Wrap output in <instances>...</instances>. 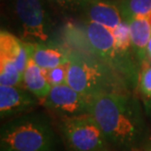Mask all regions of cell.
I'll return each instance as SVG.
<instances>
[{
  "label": "cell",
  "instance_id": "cell-1",
  "mask_svg": "<svg viewBox=\"0 0 151 151\" xmlns=\"http://www.w3.org/2000/svg\"><path fill=\"white\" fill-rule=\"evenodd\" d=\"M88 114L100 127L108 143L124 151L140 148L147 129L140 106L122 91L103 92L89 99Z\"/></svg>",
  "mask_w": 151,
  "mask_h": 151
},
{
  "label": "cell",
  "instance_id": "cell-2",
  "mask_svg": "<svg viewBox=\"0 0 151 151\" xmlns=\"http://www.w3.org/2000/svg\"><path fill=\"white\" fill-rule=\"evenodd\" d=\"M72 42L78 51L89 53L107 64L122 80L129 86L138 83L139 75L131 54H122L118 51L112 31L100 24L86 22L83 34L73 31Z\"/></svg>",
  "mask_w": 151,
  "mask_h": 151
},
{
  "label": "cell",
  "instance_id": "cell-3",
  "mask_svg": "<svg viewBox=\"0 0 151 151\" xmlns=\"http://www.w3.org/2000/svg\"><path fill=\"white\" fill-rule=\"evenodd\" d=\"M125 83L107 64L89 53L70 51L67 83L90 99L103 92L122 91Z\"/></svg>",
  "mask_w": 151,
  "mask_h": 151
},
{
  "label": "cell",
  "instance_id": "cell-4",
  "mask_svg": "<svg viewBox=\"0 0 151 151\" xmlns=\"http://www.w3.org/2000/svg\"><path fill=\"white\" fill-rule=\"evenodd\" d=\"M55 145L53 129L40 114L16 117L1 128V151H55Z\"/></svg>",
  "mask_w": 151,
  "mask_h": 151
},
{
  "label": "cell",
  "instance_id": "cell-5",
  "mask_svg": "<svg viewBox=\"0 0 151 151\" xmlns=\"http://www.w3.org/2000/svg\"><path fill=\"white\" fill-rule=\"evenodd\" d=\"M60 127L69 151H98L106 148V137L88 113L66 117Z\"/></svg>",
  "mask_w": 151,
  "mask_h": 151
},
{
  "label": "cell",
  "instance_id": "cell-6",
  "mask_svg": "<svg viewBox=\"0 0 151 151\" xmlns=\"http://www.w3.org/2000/svg\"><path fill=\"white\" fill-rule=\"evenodd\" d=\"M15 12L24 37L45 42L49 37L48 17L41 0H15Z\"/></svg>",
  "mask_w": 151,
  "mask_h": 151
},
{
  "label": "cell",
  "instance_id": "cell-7",
  "mask_svg": "<svg viewBox=\"0 0 151 151\" xmlns=\"http://www.w3.org/2000/svg\"><path fill=\"white\" fill-rule=\"evenodd\" d=\"M43 101L48 109L64 118L88 113L89 99L76 91L68 83L51 86Z\"/></svg>",
  "mask_w": 151,
  "mask_h": 151
},
{
  "label": "cell",
  "instance_id": "cell-8",
  "mask_svg": "<svg viewBox=\"0 0 151 151\" xmlns=\"http://www.w3.org/2000/svg\"><path fill=\"white\" fill-rule=\"evenodd\" d=\"M37 102L31 94L18 86H0L1 118L18 116L32 109Z\"/></svg>",
  "mask_w": 151,
  "mask_h": 151
},
{
  "label": "cell",
  "instance_id": "cell-9",
  "mask_svg": "<svg viewBox=\"0 0 151 151\" xmlns=\"http://www.w3.org/2000/svg\"><path fill=\"white\" fill-rule=\"evenodd\" d=\"M34 43L20 40L6 31L0 32V58L14 62L22 74L32 58Z\"/></svg>",
  "mask_w": 151,
  "mask_h": 151
},
{
  "label": "cell",
  "instance_id": "cell-10",
  "mask_svg": "<svg viewBox=\"0 0 151 151\" xmlns=\"http://www.w3.org/2000/svg\"><path fill=\"white\" fill-rule=\"evenodd\" d=\"M71 49L56 43H34L32 59L43 70H49L69 61Z\"/></svg>",
  "mask_w": 151,
  "mask_h": 151
},
{
  "label": "cell",
  "instance_id": "cell-11",
  "mask_svg": "<svg viewBox=\"0 0 151 151\" xmlns=\"http://www.w3.org/2000/svg\"><path fill=\"white\" fill-rule=\"evenodd\" d=\"M89 22H94L111 31L122 22L120 9L108 0H88L83 7Z\"/></svg>",
  "mask_w": 151,
  "mask_h": 151
},
{
  "label": "cell",
  "instance_id": "cell-12",
  "mask_svg": "<svg viewBox=\"0 0 151 151\" xmlns=\"http://www.w3.org/2000/svg\"><path fill=\"white\" fill-rule=\"evenodd\" d=\"M129 22L132 38V49L137 59L143 61L146 56L147 44L151 38V27L145 17H137Z\"/></svg>",
  "mask_w": 151,
  "mask_h": 151
},
{
  "label": "cell",
  "instance_id": "cell-13",
  "mask_svg": "<svg viewBox=\"0 0 151 151\" xmlns=\"http://www.w3.org/2000/svg\"><path fill=\"white\" fill-rule=\"evenodd\" d=\"M24 83L26 88L39 100H44L51 89L45 76V70L39 67L32 58L24 72Z\"/></svg>",
  "mask_w": 151,
  "mask_h": 151
},
{
  "label": "cell",
  "instance_id": "cell-14",
  "mask_svg": "<svg viewBox=\"0 0 151 151\" xmlns=\"http://www.w3.org/2000/svg\"><path fill=\"white\" fill-rule=\"evenodd\" d=\"M119 9L125 21L137 17H145L151 14V0H122Z\"/></svg>",
  "mask_w": 151,
  "mask_h": 151
},
{
  "label": "cell",
  "instance_id": "cell-15",
  "mask_svg": "<svg viewBox=\"0 0 151 151\" xmlns=\"http://www.w3.org/2000/svg\"><path fill=\"white\" fill-rule=\"evenodd\" d=\"M24 83V74L14 62L0 58V86H19Z\"/></svg>",
  "mask_w": 151,
  "mask_h": 151
},
{
  "label": "cell",
  "instance_id": "cell-16",
  "mask_svg": "<svg viewBox=\"0 0 151 151\" xmlns=\"http://www.w3.org/2000/svg\"><path fill=\"white\" fill-rule=\"evenodd\" d=\"M118 51L122 54H129V50L132 48V38L129 32V25L127 21H122L113 31Z\"/></svg>",
  "mask_w": 151,
  "mask_h": 151
},
{
  "label": "cell",
  "instance_id": "cell-17",
  "mask_svg": "<svg viewBox=\"0 0 151 151\" xmlns=\"http://www.w3.org/2000/svg\"><path fill=\"white\" fill-rule=\"evenodd\" d=\"M69 61L64 64H61L57 67H54L49 70H45V76L48 83L51 86H59V84L67 83Z\"/></svg>",
  "mask_w": 151,
  "mask_h": 151
},
{
  "label": "cell",
  "instance_id": "cell-18",
  "mask_svg": "<svg viewBox=\"0 0 151 151\" xmlns=\"http://www.w3.org/2000/svg\"><path fill=\"white\" fill-rule=\"evenodd\" d=\"M138 86L142 94L151 99V66H142L138 77Z\"/></svg>",
  "mask_w": 151,
  "mask_h": 151
},
{
  "label": "cell",
  "instance_id": "cell-19",
  "mask_svg": "<svg viewBox=\"0 0 151 151\" xmlns=\"http://www.w3.org/2000/svg\"><path fill=\"white\" fill-rule=\"evenodd\" d=\"M57 6L63 9H77L78 7H84L88 0H50Z\"/></svg>",
  "mask_w": 151,
  "mask_h": 151
},
{
  "label": "cell",
  "instance_id": "cell-20",
  "mask_svg": "<svg viewBox=\"0 0 151 151\" xmlns=\"http://www.w3.org/2000/svg\"><path fill=\"white\" fill-rule=\"evenodd\" d=\"M145 107H146L147 113L149 114V116H151V99L147 98L145 100Z\"/></svg>",
  "mask_w": 151,
  "mask_h": 151
},
{
  "label": "cell",
  "instance_id": "cell-21",
  "mask_svg": "<svg viewBox=\"0 0 151 151\" xmlns=\"http://www.w3.org/2000/svg\"><path fill=\"white\" fill-rule=\"evenodd\" d=\"M146 56L149 57L151 59V38L148 42V44H147V48H146Z\"/></svg>",
  "mask_w": 151,
  "mask_h": 151
},
{
  "label": "cell",
  "instance_id": "cell-22",
  "mask_svg": "<svg viewBox=\"0 0 151 151\" xmlns=\"http://www.w3.org/2000/svg\"><path fill=\"white\" fill-rule=\"evenodd\" d=\"M145 151H151V141L150 142L147 144V146H146V150Z\"/></svg>",
  "mask_w": 151,
  "mask_h": 151
},
{
  "label": "cell",
  "instance_id": "cell-23",
  "mask_svg": "<svg viewBox=\"0 0 151 151\" xmlns=\"http://www.w3.org/2000/svg\"><path fill=\"white\" fill-rule=\"evenodd\" d=\"M98 151H110V150L107 149V148H104V149H101V150H98Z\"/></svg>",
  "mask_w": 151,
  "mask_h": 151
}]
</instances>
